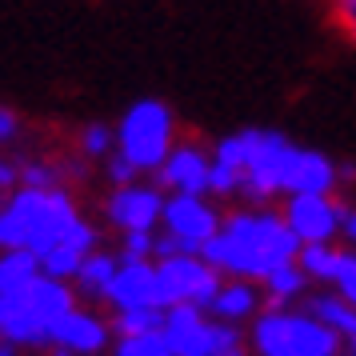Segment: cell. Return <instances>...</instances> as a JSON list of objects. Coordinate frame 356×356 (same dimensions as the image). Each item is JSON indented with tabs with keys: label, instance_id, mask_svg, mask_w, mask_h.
Returning a JSON list of instances; mask_svg holds the SVG:
<instances>
[{
	"label": "cell",
	"instance_id": "6da1fadb",
	"mask_svg": "<svg viewBox=\"0 0 356 356\" xmlns=\"http://www.w3.org/2000/svg\"><path fill=\"white\" fill-rule=\"evenodd\" d=\"M356 180L353 164H340L316 145H300L289 132L248 124L232 129L212 145V196L273 204L300 193H340Z\"/></svg>",
	"mask_w": 356,
	"mask_h": 356
},
{
	"label": "cell",
	"instance_id": "7a4b0ae2",
	"mask_svg": "<svg viewBox=\"0 0 356 356\" xmlns=\"http://www.w3.org/2000/svg\"><path fill=\"white\" fill-rule=\"evenodd\" d=\"M200 257L216 264L225 276H241V280H257L276 273L280 264H292L300 257V241L289 228L284 212L273 204H241V209L225 212L220 232L204 244Z\"/></svg>",
	"mask_w": 356,
	"mask_h": 356
},
{
	"label": "cell",
	"instance_id": "3957f363",
	"mask_svg": "<svg viewBox=\"0 0 356 356\" xmlns=\"http://www.w3.org/2000/svg\"><path fill=\"white\" fill-rule=\"evenodd\" d=\"M81 216L84 212L68 184H56V188L20 184L17 193L0 196V252L24 248L44 257L72 232Z\"/></svg>",
	"mask_w": 356,
	"mask_h": 356
},
{
	"label": "cell",
	"instance_id": "277c9868",
	"mask_svg": "<svg viewBox=\"0 0 356 356\" xmlns=\"http://www.w3.org/2000/svg\"><path fill=\"white\" fill-rule=\"evenodd\" d=\"M76 308V292L68 289V280L40 273L20 292H0V340L4 344H49L56 321Z\"/></svg>",
	"mask_w": 356,
	"mask_h": 356
},
{
	"label": "cell",
	"instance_id": "5b68a950",
	"mask_svg": "<svg viewBox=\"0 0 356 356\" xmlns=\"http://www.w3.org/2000/svg\"><path fill=\"white\" fill-rule=\"evenodd\" d=\"M180 140V124L172 104L161 97H140L116 120V152L140 172V177H156L168 152Z\"/></svg>",
	"mask_w": 356,
	"mask_h": 356
},
{
	"label": "cell",
	"instance_id": "8992f818",
	"mask_svg": "<svg viewBox=\"0 0 356 356\" xmlns=\"http://www.w3.org/2000/svg\"><path fill=\"white\" fill-rule=\"evenodd\" d=\"M248 344L257 356H340L344 340L328 328L324 321H316L308 308H260V316L252 321Z\"/></svg>",
	"mask_w": 356,
	"mask_h": 356
},
{
	"label": "cell",
	"instance_id": "52a82bcc",
	"mask_svg": "<svg viewBox=\"0 0 356 356\" xmlns=\"http://www.w3.org/2000/svg\"><path fill=\"white\" fill-rule=\"evenodd\" d=\"M220 225H225V209L216 204V196L168 193L161 232H156V257L204 252V244L220 232Z\"/></svg>",
	"mask_w": 356,
	"mask_h": 356
},
{
	"label": "cell",
	"instance_id": "ba28073f",
	"mask_svg": "<svg viewBox=\"0 0 356 356\" xmlns=\"http://www.w3.org/2000/svg\"><path fill=\"white\" fill-rule=\"evenodd\" d=\"M156 276H161V300L172 305H196L209 308L212 296L225 284V273L209 264L200 252H177V257H156Z\"/></svg>",
	"mask_w": 356,
	"mask_h": 356
},
{
	"label": "cell",
	"instance_id": "9c48e42d",
	"mask_svg": "<svg viewBox=\"0 0 356 356\" xmlns=\"http://www.w3.org/2000/svg\"><path fill=\"white\" fill-rule=\"evenodd\" d=\"M164 200H168V193L161 184L140 177L129 184H113L100 209H104V220L124 236V232H156L164 220Z\"/></svg>",
	"mask_w": 356,
	"mask_h": 356
},
{
	"label": "cell",
	"instance_id": "30bf717a",
	"mask_svg": "<svg viewBox=\"0 0 356 356\" xmlns=\"http://www.w3.org/2000/svg\"><path fill=\"white\" fill-rule=\"evenodd\" d=\"M284 220L296 232L300 248L305 244H337L340 241V216H344V200L340 193H300L284 200Z\"/></svg>",
	"mask_w": 356,
	"mask_h": 356
},
{
	"label": "cell",
	"instance_id": "8fae6325",
	"mask_svg": "<svg viewBox=\"0 0 356 356\" xmlns=\"http://www.w3.org/2000/svg\"><path fill=\"white\" fill-rule=\"evenodd\" d=\"M156 184L164 193H188V196H212V145L200 140H177L168 161L156 172Z\"/></svg>",
	"mask_w": 356,
	"mask_h": 356
},
{
	"label": "cell",
	"instance_id": "7c38bea8",
	"mask_svg": "<svg viewBox=\"0 0 356 356\" xmlns=\"http://www.w3.org/2000/svg\"><path fill=\"white\" fill-rule=\"evenodd\" d=\"M225 324L209 321V308L196 305H172L164 308V337L177 356H212L220 344Z\"/></svg>",
	"mask_w": 356,
	"mask_h": 356
},
{
	"label": "cell",
	"instance_id": "4fadbf2b",
	"mask_svg": "<svg viewBox=\"0 0 356 356\" xmlns=\"http://www.w3.org/2000/svg\"><path fill=\"white\" fill-rule=\"evenodd\" d=\"M104 300H108L116 312H129V308H164L156 260H124L120 257V268H116Z\"/></svg>",
	"mask_w": 356,
	"mask_h": 356
},
{
	"label": "cell",
	"instance_id": "5bb4252c",
	"mask_svg": "<svg viewBox=\"0 0 356 356\" xmlns=\"http://www.w3.org/2000/svg\"><path fill=\"white\" fill-rule=\"evenodd\" d=\"M97 248H100L97 225H92L88 216H81V220L72 225V232H68L65 241L56 244V248H49V252L40 257V268H44L49 276H56V280H76L81 264L92 257Z\"/></svg>",
	"mask_w": 356,
	"mask_h": 356
},
{
	"label": "cell",
	"instance_id": "9a60e30c",
	"mask_svg": "<svg viewBox=\"0 0 356 356\" xmlns=\"http://www.w3.org/2000/svg\"><path fill=\"white\" fill-rule=\"evenodd\" d=\"M49 344L68 348V353H76V356H97L108 344V324L100 321L97 312H88V308H72V312H65L56 321Z\"/></svg>",
	"mask_w": 356,
	"mask_h": 356
},
{
	"label": "cell",
	"instance_id": "2e32d148",
	"mask_svg": "<svg viewBox=\"0 0 356 356\" xmlns=\"http://www.w3.org/2000/svg\"><path fill=\"white\" fill-rule=\"evenodd\" d=\"M260 300H264V289L257 280H241V276H225L220 292L212 296L209 316L220 324H252L260 316Z\"/></svg>",
	"mask_w": 356,
	"mask_h": 356
},
{
	"label": "cell",
	"instance_id": "e0dca14e",
	"mask_svg": "<svg viewBox=\"0 0 356 356\" xmlns=\"http://www.w3.org/2000/svg\"><path fill=\"white\" fill-rule=\"evenodd\" d=\"M305 308L316 316V321H324L332 332H337L340 340H344V348H348V356H356V305H348L340 292H308L305 296Z\"/></svg>",
	"mask_w": 356,
	"mask_h": 356
},
{
	"label": "cell",
	"instance_id": "ac0fdd59",
	"mask_svg": "<svg viewBox=\"0 0 356 356\" xmlns=\"http://www.w3.org/2000/svg\"><path fill=\"white\" fill-rule=\"evenodd\" d=\"M116 268H120V252H104V248H97V252L81 264V273H76L72 284H76V292L88 296V300H104Z\"/></svg>",
	"mask_w": 356,
	"mask_h": 356
},
{
	"label": "cell",
	"instance_id": "d6986e66",
	"mask_svg": "<svg viewBox=\"0 0 356 356\" xmlns=\"http://www.w3.org/2000/svg\"><path fill=\"white\" fill-rule=\"evenodd\" d=\"M308 273L300 268V260H292V264H280L276 273H268L264 276V300L268 305H276V308H284V305H296V300H305L308 296Z\"/></svg>",
	"mask_w": 356,
	"mask_h": 356
},
{
	"label": "cell",
	"instance_id": "ffe728a7",
	"mask_svg": "<svg viewBox=\"0 0 356 356\" xmlns=\"http://www.w3.org/2000/svg\"><path fill=\"white\" fill-rule=\"evenodd\" d=\"M40 273H44V268H40V257H36V252H24V248L0 252V292L29 289Z\"/></svg>",
	"mask_w": 356,
	"mask_h": 356
},
{
	"label": "cell",
	"instance_id": "44dd1931",
	"mask_svg": "<svg viewBox=\"0 0 356 356\" xmlns=\"http://www.w3.org/2000/svg\"><path fill=\"white\" fill-rule=\"evenodd\" d=\"M116 152V124H104V120H88L76 132V156L84 164H104Z\"/></svg>",
	"mask_w": 356,
	"mask_h": 356
},
{
	"label": "cell",
	"instance_id": "7402d4cb",
	"mask_svg": "<svg viewBox=\"0 0 356 356\" xmlns=\"http://www.w3.org/2000/svg\"><path fill=\"white\" fill-rule=\"evenodd\" d=\"M300 268L308 273L312 284H328L332 273H337V260H340V244H305L300 248Z\"/></svg>",
	"mask_w": 356,
	"mask_h": 356
},
{
	"label": "cell",
	"instance_id": "603a6c76",
	"mask_svg": "<svg viewBox=\"0 0 356 356\" xmlns=\"http://www.w3.org/2000/svg\"><path fill=\"white\" fill-rule=\"evenodd\" d=\"M113 356H177V353H172V344H168V337H164V328H156V332L120 337Z\"/></svg>",
	"mask_w": 356,
	"mask_h": 356
},
{
	"label": "cell",
	"instance_id": "cb8c5ba5",
	"mask_svg": "<svg viewBox=\"0 0 356 356\" xmlns=\"http://www.w3.org/2000/svg\"><path fill=\"white\" fill-rule=\"evenodd\" d=\"M116 337H136V332H156L164 328V308H129V312H116Z\"/></svg>",
	"mask_w": 356,
	"mask_h": 356
},
{
	"label": "cell",
	"instance_id": "d4e9b609",
	"mask_svg": "<svg viewBox=\"0 0 356 356\" xmlns=\"http://www.w3.org/2000/svg\"><path fill=\"white\" fill-rule=\"evenodd\" d=\"M328 289L340 292L348 305H356V248H344L340 244V260H337V273L328 280Z\"/></svg>",
	"mask_w": 356,
	"mask_h": 356
},
{
	"label": "cell",
	"instance_id": "484cf974",
	"mask_svg": "<svg viewBox=\"0 0 356 356\" xmlns=\"http://www.w3.org/2000/svg\"><path fill=\"white\" fill-rule=\"evenodd\" d=\"M124 260H156V232H124L120 236Z\"/></svg>",
	"mask_w": 356,
	"mask_h": 356
},
{
	"label": "cell",
	"instance_id": "4316f807",
	"mask_svg": "<svg viewBox=\"0 0 356 356\" xmlns=\"http://www.w3.org/2000/svg\"><path fill=\"white\" fill-rule=\"evenodd\" d=\"M24 132V120L13 104H0V148H13Z\"/></svg>",
	"mask_w": 356,
	"mask_h": 356
},
{
	"label": "cell",
	"instance_id": "83f0119b",
	"mask_svg": "<svg viewBox=\"0 0 356 356\" xmlns=\"http://www.w3.org/2000/svg\"><path fill=\"white\" fill-rule=\"evenodd\" d=\"M248 348H252V344H244L241 324H225L220 344H216V353H212V356H248Z\"/></svg>",
	"mask_w": 356,
	"mask_h": 356
},
{
	"label": "cell",
	"instance_id": "f1b7e54d",
	"mask_svg": "<svg viewBox=\"0 0 356 356\" xmlns=\"http://www.w3.org/2000/svg\"><path fill=\"white\" fill-rule=\"evenodd\" d=\"M20 188V156H8V148H0V196Z\"/></svg>",
	"mask_w": 356,
	"mask_h": 356
},
{
	"label": "cell",
	"instance_id": "f546056e",
	"mask_svg": "<svg viewBox=\"0 0 356 356\" xmlns=\"http://www.w3.org/2000/svg\"><path fill=\"white\" fill-rule=\"evenodd\" d=\"M332 24L356 44V0H332Z\"/></svg>",
	"mask_w": 356,
	"mask_h": 356
},
{
	"label": "cell",
	"instance_id": "4dcf8cb0",
	"mask_svg": "<svg viewBox=\"0 0 356 356\" xmlns=\"http://www.w3.org/2000/svg\"><path fill=\"white\" fill-rule=\"evenodd\" d=\"M344 248H356V200H344V216H340V241Z\"/></svg>",
	"mask_w": 356,
	"mask_h": 356
},
{
	"label": "cell",
	"instance_id": "1f68e13d",
	"mask_svg": "<svg viewBox=\"0 0 356 356\" xmlns=\"http://www.w3.org/2000/svg\"><path fill=\"white\" fill-rule=\"evenodd\" d=\"M0 356H13V353H8V348H4V344H0Z\"/></svg>",
	"mask_w": 356,
	"mask_h": 356
}]
</instances>
